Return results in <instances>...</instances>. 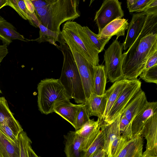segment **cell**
I'll return each instance as SVG.
<instances>
[{
  "mask_svg": "<svg viewBox=\"0 0 157 157\" xmlns=\"http://www.w3.org/2000/svg\"><path fill=\"white\" fill-rule=\"evenodd\" d=\"M148 13L146 11L133 14L128 24L126 38L123 43V49L126 51L132 45L144 28Z\"/></svg>",
  "mask_w": 157,
  "mask_h": 157,
  "instance_id": "cell-12",
  "label": "cell"
},
{
  "mask_svg": "<svg viewBox=\"0 0 157 157\" xmlns=\"http://www.w3.org/2000/svg\"><path fill=\"white\" fill-rule=\"evenodd\" d=\"M105 141L104 134L100 129L97 136L85 152L84 157H91L97 151L103 149Z\"/></svg>",
  "mask_w": 157,
  "mask_h": 157,
  "instance_id": "cell-29",
  "label": "cell"
},
{
  "mask_svg": "<svg viewBox=\"0 0 157 157\" xmlns=\"http://www.w3.org/2000/svg\"><path fill=\"white\" fill-rule=\"evenodd\" d=\"M141 78L149 83H157V65L146 71H143L139 75Z\"/></svg>",
  "mask_w": 157,
  "mask_h": 157,
  "instance_id": "cell-33",
  "label": "cell"
},
{
  "mask_svg": "<svg viewBox=\"0 0 157 157\" xmlns=\"http://www.w3.org/2000/svg\"><path fill=\"white\" fill-rule=\"evenodd\" d=\"M84 103L90 117L94 116L103 121L107 104V98L105 94L102 96H98L93 93L86 100Z\"/></svg>",
  "mask_w": 157,
  "mask_h": 157,
  "instance_id": "cell-16",
  "label": "cell"
},
{
  "mask_svg": "<svg viewBox=\"0 0 157 157\" xmlns=\"http://www.w3.org/2000/svg\"><path fill=\"white\" fill-rule=\"evenodd\" d=\"M157 113V102H148L144 109L132 120L131 123L133 136L140 134V132L148 118Z\"/></svg>",
  "mask_w": 157,
  "mask_h": 157,
  "instance_id": "cell-20",
  "label": "cell"
},
{
  "mask_svg": "<svg viewBox=\"0 0 157 157\" xmlns=\"http://www.w3.org/2000/svg\"><path fill=\"white\" fill-rule=\"evenodd\" d=\"M93 93L98 96L103 95L105 92L107 76L105 66L102 64L94 66Z\"/></svg>",
  "mask_w": 157,
  "mask_h": 157,
  "instance_id": "cell-25",
  "label": "cell"
},
{
  "mask_svg": "<svg viewBox=\"0 0 157 157\" xmlns=\"http://www.w3.org/2000/svg\"><path fill=\"white\" fill-rule=\"evenodd\" d=\"M61 34L73 56L81 78L86 100L93 93L94 66L86 58L83 51L67 33L62 29Z\"/></svg>",
  "mask_w": 157,
  "mask_h": 157,
  "instance_id": "cell-5",
  "label": "cell"
},
{
  "mask_svg": "<svg viewBox=\"0 0 157 157\" xmlns=\"http://www.w3.org/2000/svg\"><path fill=\"white\" fill-rule=\"evenodd\" d=\"M148 102L145 92L140 89L132 97L121 115L130 122L144 108Z\"/></svg>",
  "mask_w": 157,
  "mask_h": 157,
  "instance_id": "cell-14",
  "label": "cell"
},
{
  "mask_svg": "<svg viewBox=\"0 0 157 157\" xmlns=\"http://www.w3.org/2000/svg\"><path fill=\"white\" fill-rule=\"evenodd\" d=\"M130 80L124 79L116 81L106 91L107 98L105 110L103 117V121L106 117L120 93L126 86Z\"/></svg>",
  "mask_w": 157,
  "mask_h": 157,
  "instance_id": "cell-23",
  "label": "cell"
},
{
  "mask_svg": "<svg viewBox=\"0 0 157 157\" xmlns=\"http://www.w3.org/2000/svg\"><path fill=\"white\" fill-rule=\"evenodd\" d=\"M85 103L80 104L77 112L73 127L75 131L80 129L90 119Z\"/></svg>",
  "mask_w": 157,
  "mask_h": 157,
  "instance_id": "cell-27",
  "label": "cell"
},
{
  "mask_svg": "<svg viewBox=\"0 0 157 157\" xmlns=\"http://www.w3.org/2000/svg\"><path fill=\"white\" fill-rule=\"evenodd\" d=\"M64 138L66 157H84L85 152L81 149V139L75 131H69Z\"/></svg>",
  "mask_w": 157,
  "mask_h": 157,
  "instance_id": "cell-19",
  "label": "cell"
},
{
  "mask_svg": "<svg viewBox=\"0 0 157 157\" xmlns=\"http://www.w3.org/2000/svg\"><path fill=\"white\" fill-rule=\"evenodd\" d=\"M103 122L98 119L96 121L90 119L80 129L75 131L81 139V149L85 152L98 134Z\"/></svg>",
  "mask_w": 157,
  "mask_h": 157,
  "instance_id": "cell-13",
  "label": "cell"
},
{
  "mask_svg": "<svg viewBox=\"0 0 157 157\" xmlns=\"http://www.w3.org/2000/svg\"><path fill=\"white\" fill-rule=\"evenodd\" d=\"M141 82L139 80H130L119 94L106 117L103 121L105 124L113 122L123 113L125 107L133 95L141 88Z\"/></svg>",
  "mask_w": 157,
  "mask_h": 157,
  "instance_id": "cell-8",
  "label": "cell"
},
{
  "mask_svg": "<svg viewBox=\"0 0 157 157\" xmlns=\"http://www.w3.org/2000/svg\"><path fill=\"white\" fill-rule=\"evenodd\" d=\"M120 115L113 123L110 124L102 123L101 129L103 131L105 141L103 149L105 152L106 157H110V148L112 144L117 136L120 135L119 130V124L121 117Z\"/></svg>",
  "mask_w": 157,
  "mask_h": 157,
  "instance_id": "cell-22",
  "label": "cell"
},
{
  "mask_svg": "<svg viewBox=\"0 0 157 157\" xmlns=\"http://www.w3.org/2000/svg\"><path fill=\"white\" fill-rule=\"evenodd\" d=\"M0 157H2L0 153Z\"/></svg>",
  "mask_w": 157,
  "mask_h": 157,
  "instance_id": "cell-45",
  "label": "cell"
},
{
  "mask_svg": "<svg viewBox=\"0 0 157 157\" xmlns=\"http://www.w3.org/2000/svg\"><path fill=\"white\" fill-rule=\"evenodd\" d=\"M121 2L118 0L103 1L100 9L96 12L94 18L99 33L109 23L118 19H121L124 13L121 8Z\"/></svg>",
  "mask_w": 157,
  "mask_h": 157,
  "instance_id": "cell-9",
  "label": "cell"
},
{
  "mask_svg": "<svg viewBox=\"0 0 157 157\" xmlns=\"http://www.w3.org/2000/svg\"><path fill=\"white\" fill-rule=\"evenodd\" d=\"M14 40L24 42L30 41L17 30L16 28L0 15V40L3 45L8 46Z\"/></svg>",
  "mask_w": 157,
  "mask_h": 157,
  "instance_id": "cell-17",
  "label": "cell"
},
{
  "mask_svg": "<svg viewBox=\"0 0 157 157\" xmlns=\"http://www.w3.org/2000/svg\"><path fill=\"white\" fill-rule=\"evenodd\" d=\"M131 123L124 116L121 115L119 124V130L121 135L129 139L132 138Z\"/></svg>",
  "mask_w": 157,
  "mask_h": 157,
  "instance_id": "cell-32",
  "label": "cell"
},
{
  "mask_svg": "<svg viewBox=\"0 0 157 157\" xmlns=\"http://www.w3.org/2000/svg\"><path fill=\"white\" fill-rule=\"evenodd\" d=\"M144 140L140 134L130 139L122 136L114 157H142Z\"/></svg>",
  "mask_w": 157,
  "mask_h": 157,
  "instance_id": "cell-11",
  "label": "cell"
},
{
  "mask_svg": "<svg viewBox=\"0 0 157 157\" xmlns=\"http://www.w3.org/2000/svg\"><path fill=\"white\" fill-rule=\"evenodd\" d=\"M2 93V91L0 89V94Z\"/></svg>",
  "mask_w": 157,
  "mask_h": 157,
  "instance_id": "cell-44",
  "label": "cell"
},
{
  "mask_svg": "<svg viewBox=\"0 0 157 157\" xmlns=\"http://www.w3.org/2000/svg\"><path fill=\"white\" fill-rule=\"evenodd\" d=\"M0 153L2 157H20L19 144L13 142L0 129Z\"/></svg>",
  "mask_w": 157,
  "mask_h": 157,
  "instance_id": "cell-24",
  "label": "cell"
},
{
  "mask_svg": "<svg viewBox=\"0 0 157 157\" xmlns=\"http://www.w3.org/2000/svg\"><path fill=\"white\" fill-rule=\"evenodd\" d=\"M26 7L27 10L31 13L35 12L34 7L30 0H24Z\"/></svg>",
  "mask_w": 157,
  "mask_h": 157,
  "instance_id": "cell-40",
  "label": "cell"
},
{
  "mask_svg": "<svg viewBox=\"0 0 157 157\" xmlns=\"http://www.w3.org/2000/svg\"><path fill=\"white\" fill-rule=\"evenodd\" d=\"M80 105L72 104L69 99L67 98L57 103L54 106L53 112L60 116L73 126Z\"/></svg>",
  "mask_w": 157,
  "mask_h": 157,
  "instance_id": "cell-21",
  "label": "cell"
},
{
  "mask_svg": "<svg viewBox=\"0 0 157 157\" xmlns=\"http://www.w3.org/2000/svg\"><path fill=\"white\" fill-rule=\"evenodd\" d=\"M123 49V43L116 39L105 51L104 66L107 78L111 82L125 79L122 72Z\"/></svg>",
  "mask_w": 157,
  "mask_h": 157,
  "instance_id": "cell-7",
  "label": "cell"
},
{
  "mask_svg": "<svg viewBox=\"0 0 157 157\" xmlns=\"http://www.w3.org/2000/svg\"><path fill=\"white\" fill-rule=\"evenodd\" d=\"M156 65H157V51L148 59L143 71H146Z\"/></svg>",
  "mask_w": 157,
  "mask_h": 157,
  "instance_id": "cell-36",
  "label": "cell"
},
{
  "mask_svg": "<svg viewBox=\"0 0 157 157\" xmlns=\"http://www.w3.org/2000/svg\"><path fill=\"white\" fill-rule=\"evenodd\" d=\"M48 4L35 9L40 23L49 30L60 34L61 25L80 16L78 7L79 0H47Z\"/></svg>",
  "mask_w": 157,
  "mask_h": 157,
  "instance_id": "cell-1",
  "label": "cell"
},
{
  "mask_svg": "<svg viewBox=\"0 0 157 157\" xmlns=\"http://www.w3.org/2000/svg\"><path fill=\"white\" fill-rule=\"evenodd\" d=\"M128 24V20L126 19H116L107 25L97 35L100 39L111 38L113 36H116V39H117L120 36H124Z\"/></svg>",
  "mask_w": 157,
  "mask_h": 157,
  "instance_id": "cell-18",
  "label": "cell"
},
{
  "mask_svg": "<svg viewBox=\"0 0 157 157\" xmlns=\"http://www.w3.org/2000/svg\"><path fill=\"white\" fill-rule=\"evenodd\" d=\"M57 48L62 52L63 63L59 79L69 99H73L78 104L85 103L86 98L81 78L73 56L68 45L65 44Z\"/></svg>",
  "mask_w": 157,
  "mask_h": 157,
  "instance_id": "cell-3",
  "label": "cell"
},
{
  "mask_svg": "<svg viewBox=\"0 0 157 157\" xmlns=\"http://www.w3.org/2000/svg\"><path fill=\"white\" fill-rule=\"evenodd\" d=\"M140 134L147 140L142 157H157V113L151 115L143 126Z\"/></svg>",
  "mask_w": 157,
  "mask_h": 157,
  "instance_id": "cell-10",
  "label": "cell"
},
{
  "mask_svg": "<svg viewBox=\"0 0 157 157\" xmlns=\"http://www.w3.org/2000/svg\"><path fill=\"white\" fill-rule=\"evenodd\" d=\"M62 29L67 33L83 51L86 58L94 66L99 65V53L81 25L68 21L63 24Z\"/></svg>",
  "mask_w": 157,
  "mask_h": 157,
  "instance_id": "cell-6",
  "label": "cell"
},
{
  "mask_svg": "<svg viewBox=\"0 0 157 157\" xmlns=\"http://www.w3.org/2000/svg\"><path fill=\"white\" fill-rule=\"evenodd\" d=\"M37 89L38 106L42 114L47 115L53 112L57 103L68 98L59 79L42 80L37 85Z\"/></svg>",
  "mask_w": 157,
  "mask_h": 157,
  "instance_id": "cell-4",
  "label": "cell"
},
{
  "mask_svg": "<svg viewBox=\"0 0 157 157\" xmlns=\"http://www.w3.org/2000/svg\"><path fill=\"white\" fill-rule=\"evenodd\" d=\"M86 33L88 36L94 47L98 53L101 52L104 49L105 45L111 38H99L97 34L93 32L87 26H83Z\"/></svg>",
  "mask_w": 157,
  "mask_h": 157,
  "instance_id": "cell-28",
  "label": "cell"
},
{
  "mask_svg": "<svg viewBox=\"0 0 157 157\" xmlns=\"http://www.w3.org/2000/svg\"><path fill=\"white\" fill-rule=\"evenodd\" d=\"M38 27L40 29L39 37L35 39L30 40V41H36L39 43L48 42L57 48L58 45L56 42H58L60 44L65 43L61 33L59 34L51 30L40 23Z\"/></svg>",
  "mask_w": 157,
  "mask_h": 157,
  "instance_id": "cell-26",
  "label": "cell"
},
{
  "mask_svg": "<svg viewBox=\"0 0 157 157\" xmlns=\"http://www.w3.org/2000/svg\"><path fill=\"white\" fill-rule=\"evenodd\" d=\"M106 155L104 150H98L91 157H105Z\"/></svg>",
  "mask_w": 157,
  "mask_h": 157,
  "instance_id": "cell-41",
  "label": "cell"
},
{
  "mask_svg": "<svg viewBox=\"0 0 157 157\" xmlns=\"http://www.w3.org/2000/svg\"></svg>",
  "mask_w": 157,
  "mask_h": 157,
  "instance_id": "cell-46",
  "label": "cell"
},
{
  "mask_svg": "<svg viewBox=\"0 0 157 157\" xmlns=\"http://www.w3.org/2000/svg\"><path fill=\"white\" fill-rule=\"evenodd\" d=\"M29 157H40L37 155L32 149L31 144L29 145Z\"/></svg>",
  "mask_w": 157,
  "mask_h": 157,
  "instance_id": "cell-42",
  "label": "cell"
},
{
  "mask_svg": "<svg viewBox=\"0 0 157 157\" xmlns=\"http://www.w3.org/2000/svg\"><path fill=\"white\" fill-rule=\"evenodd\" d=\"M8 0H0V9L2 7L6 6Z\"/></svg>",
  "mask_w": 157,
  "mask_h": 157,
  "instance_id": "cell-43",
  "label": "cell"
},
{
  "mask_svg": "<svg viewBox=\"0 0 157 157\" xmlns=\"http://www.w3.org/2000/svg\"><path fill=\"white\" fill-rule=\"evenodd\" d=\"M35 9L41 8L48 4L47 0H30Z\"/></svg>",
  "mask_w": 157,
  "mask_h": 157,
  "instance_id": "cell-38",
  "label": "cell"
},
{
  "mask_svg": "<svg viewBox=\"0 0 157 157\" xmlns=\"http://www.w3.org/2000/svg\"><path fill=\"white\" fill-rule=\"evenodd\" d=\"M7 46L5 45H0V65L4 58L8 53Z\"/></svg>",
  "mask_w": 157,
  "mask_h": 157,
  "instance_id": "cell-39",
  "label": "cell"
},
{
  "mask_svg": "<svg viewBox=\"0 0 157 157\" xmlns=\"http://www.w3.org/2000/svg\"><path fill=\"white\" fill-rule=\"evenodd\" d=\"M121 135L117 136L113 140L110 148V157H114L118 149L121 138Z\"/></svg>",
  "mask_w": 157,
  "mask_h": 157,
  "instance_id": "cell-35",
  "label": "cell"
},
{
  "mask_svg": "<svg viewBox=\"0 0 157 157\" xmlns=\"http://www.w3.org/2000/svg\"><path fill=\"white\" fill-rule=\"evenodd\" d=\"M152 0H128L127 1V8L130 13L145 11Z\"/></svg>",
  "mask_w": 157,
  "mask_h": 157,
  "instance_id": "cell-30",
  "label": "cell"
},
{
  "mask_svg": "<svg viewBox=\"0 0 157 157\" xmlns=\"http://www.w3.org/2000/svg\"><path fill=\"white\" fill-rule=\"evenodd\" d=\"M8 126L18 138L19 134L23 131L19 122L15 119L9 108L7 100L4 97H0V124Z\"/></svg>",
  "mask_w": 157,
  "mask_h": 157,
  "instance_id": "cell-15",
  "label": "cell"
},
{
  "mask_svg": "<svg viewBox=\"0 0 157 157\" xmlns=\"http://www.w3.org/2000/svg\"><path fill=\"white\" fill-rule=\"evenodd\" d=\"M0 129L13 142L18 144V138L14 134L11 128L7 125L4 124H0Z\"/></svg>",
  "mask_w": 157,
  "mask_h": 157,
  "instance_id": "cell-34",
  "label": "cell"
},
{
  "mask_svg": "<svg viewBox=\"0 0 157 157\" xmlns=\"http://www.w3.org/2000/svg\"><path fill=\"white\" fill-rule=\"evenodd\" d=\"M18 142L20 150V157H29V147L32 141L27 133L23 131L18 135Z\"/></svg>",
  "mask_w": 157,
  "mask_h": 157,
  "instance_id": "cell-31",
  "label": "cell"
},
{
  "mask_svg": "<svg viewBox=\"0 0 157 157\" xmlns=\"http://www.w3.org/2000/svg\"><path fill=\"white\" fill-rule=\"evenodd\" d=\"M6 6H9L12 8L21 17L25 20L24 14L17 5V0H8L6 4Z\"/></svg>",
  "mask_w": 157,
  "mask_h": 157,
  "instance_id": "cell-37",
  "label": "cell"
},
{
  "mask_svg": "<svg viewBox=\"0 0 157 157\" xmlns=\"http://www.w3.org/2000/svg\"><path fill=\"white\" fill-rule=\"evenodd\" d=\"M157 51V34L152 33L141 39L138 46L131 52H124L122 72L124 78L137 79L148 59Z\"/></svg>",
  "mask_w": 157,
  "mask_h": 157,
  "instance_id": "cell-2",
  "label": "cell"
}]
</instances>
